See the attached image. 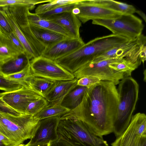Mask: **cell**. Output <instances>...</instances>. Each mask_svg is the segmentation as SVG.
<instances>
[{
    "label": "cell",
    "mask_w": 146,
    "mask_h": 146,
    "mask_svg": "<svg viewBox=\"0 0 146 146\" xmlns=\"http://www.w3.org/2000/svg\"><path fill=\"white\" fill-rule=\"evenodd\" d=\"M30 86L25 81L15 80L0 76V90L9 92L19 90Z\"/></svg>",
    "instance_id": "obj_27"
},
{
    "label": "cell",
    "mask_w": 146,
    "mask_h": 146,
    "mask_svg": "<svg viewBox=\"0 0 146 146\" xmlns=\"http://www.w3.org/2000/svg\"><path fill=\"white\" fill-rule=\"evenodd\" d=\"M122 58H113L91 62L82 67L73 74L75 78L78 79L84 77L92 76L97 78L101 81L112 82L116 85L124 77V75L123 73L113 70L109 67V65L110 63Z\"/></svg>",
    "instance_id": "obj_10"
},
{
    "label": "cell",
    "mask_w": 146,
    "mask_h": 146,
    "mask_svg": "<svg viewBox=\"0 0 146 146\" xmlns=\"http://www.w3.org/2000/svg\"><path fill=\"white\" fill-rule=\"evenodd\" d=\"M49 103L44 98H42L31 103L27 106L25 111V114L34 116L45 107Z\"/></svg>",
    "instance_id": "obj_29"
},
{
    "label": "cell",
    "mask_w": 146,
    "mask_h": 146,
    "mask_svg": "<svg viewBox=\"0 0 146 146\" xmlns=\"http://www.w3.org/2000/svg\"><path fill=\"white\" fill-rule=\"evenodd\" d=\"M44 19L57 24L74 37L78 38H81L80 29L82 23L72 11L54 15Z\"/></svg>",
    "instance_id": "obj_16"
},
{
    "label": "cell",
    "mask_w": 146,
    "mask_h": 146,
    "mask_svg": "<svg viewBox=\"0 0 146 146\" xmlns=\"http://www.w3.org/2000/svg\"><path fill=\"white\" fill-rule=\"evenodd\" d=\"M70 111L68 109L61 106L60 104L49 103L47 106L33 116L40 120L50 117L61 116Z\"/></svg>",
    "instance_id": "obj_25"
},
{
    "label": "cell",
    "mask_w": 146,
    "mask_h": 146,
    "mask_svg": "<svg viewBox=\"0 0 146 146\" xmlns=\"http://www.w3.org/2000/svg\"><path fill=\"white\" fill-rule=\"evenodd\" d=\"M22 53H25L19 50L6 35L0 32V64Z\"/></svg>",
    "instance_id": "obj_20"
},
{
    "label": "cell",
    "mask_w": 146,
    "mask_h": 146,
    "mask_svg": "<svg viewBox=\"0 0 146 146\" xmlns=\"http://www.w3.org/2000/svg\"><path fill=\"white\" fill-rule=\"evenodd\" d=\"M55 82L34 76L30 77L26 81L33 90L41 94L44 98L53 86Z\"/></svg>",
    "instance_id": "obj_24"
},
{
    "label": "cell",
    "mask_w": 146,
    "mask_h": 146,
    "mask_svg": "<svg viewBox=\"0 0 146 146\" xmlns=\"http://www.w3.org/2000/svg\"><path fill=\"white\" fill-rule=\"evenodd\" d=\"M31 29L37 40L46 47L67 37L54 31L30 24Z\"/></svg>",
    "instance_id": "obj_19"
},
{
    "label": "cell",
    "mask_w": 146,
    "mask_h": 146,
    "mask_svg": "<svg viewBox=\"0 0 146 146\" xmlns=\"http://www.w3.org/2000/svg\"><path fill=\"white\" fill-rule=\"evenodd\" d=\"M0 146H12L9 140L0 133Z\"/></svg>",
    "instance_id": "obj_38"
},
{
    "label": "cell",
    "mask_w": 146,
    "mask_h": 146,
    "mask_svg": "<svg viewBox=\"0 0 146 146\" xmlns=\"http://www.w3.org/2000/svg\"><path fill=\"white\" fill-rule=\"evenodd\" d=\"M57 133L58 138L72 146H109L103 136L96 134L84 122L74 117L61 116Z\"/></svg>",
    "instance_id": "obj_5"
},
{
    "label": "cell",
    "mask_w": 146,
    "mask_h": 146,
    "mask_svg": "<svg viewBox=\"0 0 146 146\" xmlns=\"http://www.w3.org/2000/svg\"><path fill=\"white\" fill-rule=\"evenodd\" d=\"M146 53V37L141 34L137 38L128 40L100 55L92 62L124 58L133 63L139 64Z\"/></svg>",
    "instance_id": "obj_8"
},
{
    "label": "cell",
    "mask_w": 146,
    "mask_h": 146,
    "mask_svg": "<svg viewBox=\"0 0 146 146\" xmlns=\"http://www.w3.org/2000/svg\"><path fill=\"white\" fill-rule=\"evenodd\" d=\"M10 25L4 11L0 7V32L6 34L12 32Z\"/></svg>",
    "instance_id": "obj_33"
},
{
    "label": "cell",
    "mask_w": 146,
    "mask_h": 146,
    "mask_svg": "<svg viewBox=\"0 0 146 146\" xmlns=\"http://www.w3.org/2000/svg\"><path fill=\"white\" fill-rule=\"evenodd\" d=\"M30 60L27 54H21L0 64V71L3 76L17 73L26 68Z\"/></svg>",
    "instance_id": "obj_18"
},
{
    "label": "cell",
    "mask_w": 146,
    "mask_h": 146,
    "mask_svg": "<svg viewBox=\"0 0 146 146\" xmlns=\"http://www.w3.org/2000/svg\"><path fill=\"white\" fill-rule=\"evenodd\" d=\"M0 98L11 108L24 114L31 103L44 98L29 86L14 91L0 93Z\"/></svg>",
    "instance_id": "obj_12"
},
{
    "label": "cell",
    "mask_w": 146,
    "mask_h": 146,
    "mask_svg": "<svg viewBox=\"0 0 146 146\" xmlns=\"http://www.w3.org/2000/svg\"><path fill=\"white\" fill-rule=\"evenodd\" d=\"M72 12L73 14L76 15L79 13L80 10L78 8L75 7L72 9Z\"/></svg>",
    "instance_id": "obj_41"
},
{
    "label": "cell",
    "mask_w": 146,
    "mask_h": 146,
    "mask_svg": "<svg viewBox=\"0 0 146 146\" xmlns=\"http://www.w3.org/2000/svg\"><path fill=\"white\" fill-rule=\"evenodd\" d=\"M0 76H3L0 71Z\"/></svg>",
    "instance_id": "obj_44"
},
{
    "label": "cell",
    "mask_w": 146,
    "mask_h": 146,
    "mask_svg": "<svg viewBox=\"0 0 146 146\" xmlns=\"http://www.w3.org/2000/svg\"><path fill=\"white\" fill-rule=\"evenodd\" d=\"M92 23L103 26L111 31L112 34L128 40L140 36L144 28L142 21L133 14H121L111 19H95L92 20Z\"/></svg>",
    "instance_id": "obj_7"
},
{
    "label": "cell",
    "mask_w": 146,
    "mask_h": 146,
    "mask_svg": "<svg viewBox=\"0 0 146 146\" xmlns=\"http://www.w3.org/2000/svg\"><path fill=\"white\" fill-rule=\"evenodd\" d=\"M28 146H49V143L45 144H29L28 143Z\"/></svg>",
    "instance_id": "obj_42"
},
{
    "label": "cell",
    "mask_w": 146,
    "mask_h": 146,
    "mask_svg": "<svg viewBox=\"0 0 146 146\" xmlns=\"http://www.w3.org/2000/svg\"><path fill=\"white\" fill-rule=\"evenodd\" d=\"M51 0H0V7L18 5H26L34 9L36 5L44 3H48Z\"/></svg>",
    "instance_id": "obj_30"
},
{
    "label": "cell",
    "mask_w": 146,
    "mask_h": 146,
    "mask_svg": "<svg viewBox=\"0 0 146 146\" xmlns=\"http://www.w3.org/2000/svg\"><path fill=\"white\" fill-rule=\"evenodd\" d=\"M13 31L19 39L31 60L40 56L46 47L36 38L30 27L27 14L34 8L26 5L1 7Z\"/></svg>",
    "instance_id": "obj_3"
},
{
    "label": "cell",
    "mask_w": 146,
    "mask_h": 146,
    "mask_svg": "<svg viewBox=\"0 0 146 146\" xmlns=\"http://www.w3.org/2000/svg\"><path fill=\"white\" fill-rule=\"evenodd\" d=\"M75 7L80 10L76 16L83 23L95 19H113L121 15L92 3L90 0H80L76 3Z\"/></svg>",
    "instance_id": "obj_13"
},
{
    "label": "cell",
    "mask_w": 146,
    "mask_h": 146,
    "mask_svg": "<svg viewBox=\"0 0 146 146\" xmlns=\"http://www.w3.org/2000/svg\"><path fill=\"white\" fill-rule=\"evenodd\" d=\"M49 146H72L66 141L58 138L57 140L49 143Z\"/></svg>",
    "instance_id": "obj_37"
},
{
    "label": "cell",
    "mask_w": 146,
    "mask_h": 146,
    "mask_svg": "<svg viewBox=\"0 0 146 146\" xmlns=\"http://www.w3.org/2000/svg\"><path fill=\"white\" fill-rule=\"evenodd\" d=\"M31 72L33 76L54 81L72 80L73 74L61 66L55 61L40 56L30 61Z\"/></svg>",
    "instance_id": "obj_9"
},
{
    "label": "cell",
    "mask_w": 146,
    "mask_h": 146,
    "mask_svg": "<svg viewBox=\"0 0 146 146\" xmlns=\"http://www.w3.org/2000/svg\"><path fill=\"white\" fill-rule=\"evenodd\" d=\"M80 0H51L47 3L40 5L36 9L35 13L38 14L49 11L65 5L75 3Z\"/></svg>",
    "instance_id": "obj_28"
},
{
    "label": "cell",
    "mask_w": 146,
    "mask_h": 146,
    "mask_svg": "<svg viewBox=\"0 0 146 146\" xmlns=\"http://www.w3.org/2000/svg\"><path fill=\"white\" fill-rule=\"evenodd\" d=\"M90 1L121 14H133L137 10L133 5L112 0H90Z\"/></svg>",
    "instance_id": "obj_23"
},
{
    "label": "cell",
    "mask_w": 146,
    "mask_h": 146,
    "mask_svg": "<svg viewBox=\"0 0 146 146\" xmlns=\"http://www.w3.org/2000/svg\"><path fill=\"white\" fill-rule=\"evenodd\" d=\"M144 135H146V115L138 113L132 116L128 127L111 146H138L141 137Z\"/></svg>",
    "instance_id": "obj_11"
},
{
    "label": "cell",
    "mask_w": 146,
    "mask_h": 146,
    "mask_svg": "<svg viewBox=\"0 0 146 146\" xmlns=\"http://www.w3.org/2000/svg\"><path fill=\"white\" fill-rule=\"evenodd\" d=\"M32 76H33L31 72L30 64L24 69L19 72L4 76L6 78L11 80L26 82L27 79Z\"/></svg>",
    "instance_id": "obj_32"
},
{
    "label": "cell",
    "mask_w": 146,
    "mask_h": 146,
    "mask_svg": "<svg viewBox=\"0 0 146 146\" xmlns=\"http://www.w3.org/2000/svg\"><path fill=\"white\" fill-rule=\"evenodd\" d=\"M138 146H146V135H142L141 137Z\"/></svg>",
    "instance_id": "obj_39"
},
{
    "label": "cell",
    "mask_w": 146,
    "mask_h": 146,
    "mask_svg": "<svg viewBox=\"0 0 146 146\" xmlns=\"http://www.w3.org/2000/svg\"><path fill=\"white\" fill-rule=\"evenodd\" d=\"M127 38L111 35L96 38L59 59L60 65L73 74L96 57L128 41Z\"/></svg>",
    "instance_id": "obj_2"
},
{
    "label": "cell",
    "mask_w": 146,
    "mask_h": 146,
    "mask_svg": "<svg viewBox=\"0 0 146 146\" xmlns=\"http://www.w3.org/2000/svg\"><path fill=\"white\" fill-rule=\"evenodd\" d=\"M139 66L132 63L125 58L110 63L109 67L117 72L123 73L124 77L131 76L132 72L137 69Z\"/></svg>",
    "instance_id": "obj_26"
},
{
    "label": "cell",
    "mask_w": 146,
    "mask_h": 146,
    "mask_svg": "<svg viewBox=\"0 0 146 146\" xmlns=\"http://www.w3.org/2000/svg\"><path fill=\"white\" fill-rule=\"evenodd\" d=\"M27 17L29 24L60 33L65 36L71 38L74 37L71 34L62 27L55 23L40 17L35 13L29 11L27 14Z\"/></svg>",
    "instance_id": "obj_21"
},
{
    "label": "cell",
    "mask_w": 146,
    "mask_h": 146,
    "mask_svg": "<svg viewBox=\"0 0 146 146\" xmlns=\"http://www.w3.org/2000/svg\"><path fill=\"white\" fill-rule=\"evenodd\" d=\"M88 88L77 85L64 97L61 105L70 111L74 109L81 103L85 93Z\"/></svg>",
    "instance_id": "obj_22"
},
{
    "label": "cell",
    "mask_w": 146,
    "mask_h": 146,
    "mask_svg": "<svg viewBox=\"0 0 146 146\" xmlns=\"http://www.w3.org/2000/svg\"><path fill=\"white\" fill-rule=\"evenodd\" d=\"M0 113L15 116H19L23 114L11 108L0 98Z\"/></svg>",
    "instance_id": "obj_35"
},
{
    "label": "cell",
    "mask_w": 146,
    "mask_h": 146,
    "mask_svg": "<svg viewBox=\"0 0 146 146\" xmlns=\"http://www.w3.org/2000/svg\"><path fill=\"white\" fill-rule=\"evenodd\" d=\"M101 80L99 78L92 76H86L78 79L77 85L87 87L89 88L93 85Z\"/></svg>",
    "instance_id": "obj_34"
},
{
    "label": "cell",
    "mask_w": 146,
    "mask_h": 146,
    "mask_svg": "<svg viewBox=\"0 0 146 146\" xmlns=\"http://www.w3.org/2000/svg\"><path fill=\"white\" fill-rule=\"evenodd\" d=\"M60 116L40 120L29 144L49 143L58 139L57 129Z\"/></svg>",
    "instance_id": "obj_14"
},
{
    "label": "cell",
    "mask_w": 146,
    "mask_h": 146,
    "mask_svg": "<svg viewBox=\"0 0 146 146\" xmlns=\"http://www.w3.org/2000/svg\"><path fill=\"white\" fill-rule=\"evenodd\" d=\"M28 143L26 144H21L16 146H28Z\"/></svg>",
    "instance_id": "obj_43"
},
{
    "label": "cell",
    "mask_w": 146,
    "mask_h": 146,
    "mask_svg": "<svg viewBox=\"0 0 146 146\" xmlns=\"http://www.w3.org/2000/svg\"><path fill=\"white\" fill-rule=\"evenodd\" d=\"M84 44L81 37H67L46 47L40 56L55 61L73 52Z\"/></svg>",
    "instance_id": "obj_15"
},
{
    "label": "cell",
    "mask_w": 146,
    "mask_h": 146,
    "mask_svg": "<svg viewBox=\"0 0 146 146\" xmlns=\"http://www.w3.org/2000/svg\"><path fill=\"white\" fill-rule=\"evenodd\" d=\"M135 13L138 14L143 19L145 22H146V16L144 13L139 10H136Z\"/></svg>",
    "instance_id": "obj_40"
},
{
    "label": "cell",
    "mask_w": 146,
    "mask_h": 146,
    "mask_svg": "<svg viewBox=\"0 0 146 146\" xmlns=\"http://www.w3.org/2000/svg\"><path fill=\"white\" fill-rule=\"evenodd\" d=\"M5 35L7 36L15 46L22 52L26 53L27 54L23 45L19 39L13 31Z\"/></svg>",
    "instance_id": "obj_36"
},
{
    "label": "cell",
    "mask_w": 146,
    "mask_h": 146,
    "mask_svg": "<svg viewBox=\"0 0 146 146\" xmlns=\"http://www.w3.org/2000/svg\"><path fill=\"white\" fill-rule=\"evenodd\" d=\"M118 84V107L113 127V132L116 137L123 133L130 123L138 100L139 89L138 83L131 76L124 77Z\"/></svg>",
    "instance_id": "obj_4"
},
{
    "label": "cell",
    "mask_w": 146,
    "mask_h": 146,
    "mask_svg": "<svg viewBox=\"0 0 146 146\" xmlns=\"http://www.w3.org/2000/svg\"><path fill=\"white\" fill-rule=\"evenodd\" d=\"M76 3L65 5L49 11L36 14L40 17L45 18L54 15L71 11L75 7Z\"/></svg>",
    "instance_id": "obj_31"
},
{
    "label": "cell",
    "mask_w": 146,
    "mask_h": 146,
    "mask_svg": "<svg viewBox=\"0 0 146 146\" xmlns=\"http://www.w3.org/2000/svg\"><path fill=\"white\" fill-rule=\"evenodd\" d=\"M39 120L31 115L15 116L0 113V133L9 140L12 146H16L32 138Z\"/></svg>",
    "instance_id": "obj_6"
},
{
    "label": "cell",
    "mask_w": 146,
    "mask_h": 146,
    "mask_svg": "<svg viewBox=\"0 0 146 146\" xmlns=\"http://www.w3.org/2000/svg\"><path fill=\"white\" fill-rule=\"evenodd\" d=\"M118 102L115 85L101 81L88 89L78 106L61 116L79 119L94 133L103 136L113 132Z\"/></svg>",
    "instance_id": "obj_1"
},
{
    "label": "cell",
    "mask_w": 146,
    "mask_h": 146,
    "mask_svg": "<svg viewBox=\"0 0 146 146\" xmlns=\"http://www.w3.org/2000/svg\"><path fill=\"white\" fill-rule=\"evenodd\" d=\"M78 79L55 81L54 83L44 98L49 103L60 104L66 95L77 85Z\"/></svg>",
    "instance_id": "obj_17"
}]
</instances>
